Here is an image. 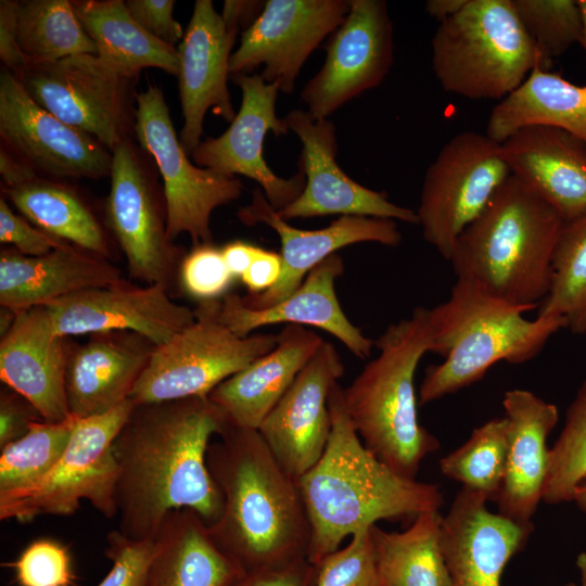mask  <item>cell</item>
<instances>
[{
    "label": "cell",
    "instance_id": "4316f807",
    "mask_svg": "<svg viewBox=\"0 0 586 586\" xmlns=\"http://www.w3.org/2000/svg\"><path fill=\"white\" fill-rule=\"evenodd\" d=\"M511 175L564 221L586 212V145L559 128L528 125L500 142Z\"/></svg>",
    "mask_w": 586,
    "mask_h": 586
},
{
    "label": "cell",
    "instance_id": "ffe728a7",
    "mask_svg": "<svg viewBox=\"0 0 586 586\" xmlns=\"http://www.w3.org/2000/svg\"><path fill=\"white\" fill-rule=\"evenodd\" d=\"M344 371L336 348L324 341L258 428L273 456L295 480L326 450L332 428L329 394Z\"/></svg>",
    "mask_w": 586,
    "mask_h": 586
},
{
    "label": "cell",
    "instance_id": "d6986e66",
    "mask_svg": "<svg viewBox=\"0 0 586 586\" xmlns=\"http://www.w3.org/2000/svg\"><path fill=\"white\" fill-rule=\"evenodd\" d=\"M44 307L52 328L63 336L131 332L154 346L165 344L195 319L194 310L173 301L165 286H137L124 280Z\"/></svg>",
    "mask_w": 586,
    "mask_h": 586
},
{
    "label": "cell",
    "instance_id": "1f68e13d",
    "mask_svg": "<svg viewBox=\"0 0 586 586\" xmlns=\"http://www.w3.org/2000/svg\"><path fill=\"white\" fill-rule=\"evenodd\" d=\"M528 125L559 128L586 145V86L535 65L522 85L493 107L486 135L502 142Z\"/></svg>",
    "mask_w": 586,
    "mask_h": 586
},
{
    "label": "cell",
    "instance_id": "6f0895ef",
    "mask_svg": "<svg viewBox=\"0 0 586 586\" xmlns=\"http://www.w3.org/2000/svg\"><path fill=\"white\" fill-rule=\"evenodd\" d=\"M577 507L586 513V479L574 491L573 499Z\"/></svg>",
    "mask_w": 586,
    "mask_h": 586
},
{
    "label": "cell",
    "instance_id": "681fc988",
    "mask_svg": "<svg viewBox=\"0 0 586 586\" xmlns=\"http://www.w3.org/2000/svg\"><path fill=\"white\" fill-rule=\"evenodd\" d=\"M317 566L303 559L277 569L244 572L226 586H314Z\"/></svg>",
    "mask_w": 586,
    "mask_h": 586
},
{
    "label": "cell",
    "instance_id": "d590c367",
    "mask_svg": "<svg viewBox=\"0 0 586 586\" xmlns=\"http://www.w3.org/2000/svg\"><path fill=\"white\" fill-rule=\"evenodd\" d=\"M17 39L27 63L33 64L97 54L68 0L18 1Z\"/></svg>",
    "mask_w": 586,
    "mask_h": 586
},
{
    "label": "cell",
    "instance_id": "7402d4cb",
    "mask_svg": "<svg viewBox=\"0 0 586 586\" xmlns=\"http://www.w3.org/2000/svg\"><path fill=\"white\" fill-rule=\"evenodd\" d=\"M237 33L230 31L211 0H196L177 47L178 90L183 115L179 140L191 155L202 142L208 110L226 122L235 116L228 89L229 62Z\"/></svg>",
    "mask_w": 586,
    "mask_h": 586
},
{
    "label": "cell",
    "instance_id": "f907efd6",
    "mask_svg": "<svg viewBox=\"0 0 586 586\" xmlns=\"http://www.w3.org/2000/svg\"><path fill=\"white\" fill-rule=\"evenodd\" d=\"M18 1H0V59L3 67L14 75L27 65L17 39Z\"/></svg>",
    "mask_w": 586,
    "mask_h": 586
},
{
    "label": "cell",
    "instance_id": "ba28073f",
    "mask_svg": "<svg viewBox=\"0 0 586 586\" xmlns=\"http://www.w3.org/2000/svg\"><path fill=\"white\" fill-rule=\"evenodd\" d=\"M194 315L191 324L154 346L130 394L135 405L206 397L277 345V334H234L219 318V300L199 302Z\"/></svg>",
    "mask_w": 586,
    "mask_h": 586
},
{
    "label": "cell",
    "instance_id": "6da1fadb",
    "mask_svg": "<svg viewBox=\"0 0 586 586\" xmlns=\"http://www.w3.org/2000/svg\"><path fill=\"white\" fill-rule=\"evenodd\" d=\"M229 423L208 396L135 405L113 442L118 531L153 540L165 517L177 509H191L207 525L215 523L222 497L206 455L211 438Z\"/></svg>",
    "mask_w": 586,
    "mask_h": 586
},
{
    "label": "cell",
    "instance_id": "ee69618b",
    "mask_svg": "<svg viewBox=\"0 0 586 586\" xmlns=\"http://www.w3.org/2000/svg\"><path fill=\"white\" fill-rule=\"evenodd\" d=\"M13 565L20 586H72L74 583L67 549L52 539L29 544Z\"/></svg>",
    "mask_w": 586,
    "mask_h": 586
},
{
    "label": "cell",
    "instance_id": "7a4b0ae2",
    "mask_svg": "<svg viewBox=\"0 0 586 586\" xmlns=\"http://www.w3.org/2000/svg\"><path fill=\"white\" fill-rule=\"evenodd\" d=\"M206 463L222 497L208 530L231 560L250 572L307 559L311 527L297 480L258 430L229 423L209 444Z\"/></svg>",
    "mask_w": 586,
    "mask_h": 586
},
{
    "label": "cell",
    "instance_id": "484cf974",
    "mask_svg": "<svg viewBox=\"0 0 586 586\" xmlns=\"http://www.w3.org/2000/svg\"><path fill=\"white\" fill-rule=\"evenodd\" d=\"M507 420L506 471L495 500L497 512L522 524L543 501L549 468L547 440L559 421V410L533 392L509 390L502 398Z\"/></svg>",
    "mask_w": 586,
    "mask_h": 586
},
{
    "label": "cell",
    "instance_id": "f5cc1de1",
    "mask_svg": "<svg viewBox=\"0 0 586 586\" xmlns=\"http://www.w3.org/2000/svg\"><path fill=\"white\" fill-rule=\"evenodd\" d=\"M265 7V1L226 0L221 17L230 31L239 33L247 29L259 16Z\"/></svg>",
    "mask_w": 586,
    "mask_h": 586
},
{
    "label": "cell",
    "instance_id": "5b68a950",
    "mask_svg": "<svg viewBox=\"0 0 586 586\" xmlns=\"http://www.w3.org/2000/svg\"><path fill=\"white\" fill-rule=\"evenodd\" d=\"M501 301L475 283L457 279L449 297L429 308L430 353L444 358L429 366L419 388L423 406L480 381L499 361L523 364L539 354L548 340L565 329L563 318L537 316Z\"/></svg>",
    "mask_w": 586,
    "mask_h": 586
},
{
    "label": "cell",
    "instance_id": "52a82bcc",
    "mask_svg": "<svg viewBox=\"0 0 586 586\" xmlns=\"http://www.w3.org/2000/svg\"><path fill=\"white\" fill-rule=\"evenodd\" d=\"M431 47L442 88L470 100H502L540 64L513 0H468L440 23Z\"/></svg>",
    "mask_w": 586,
    "mask_h": 586
},
{
    "label": "cell",
    "instance_id": "7bdbcfd3",
    "mask_svg": "<svg viewBox=\"0 0 586 586\" xmlns=\"http://www.w3.org/2000/svg\"><path fill=\"white\" fill-rule=\"evenodd\" d=\"M178 278L183 291L200 302L221 298L234 279L213 243L194 245L182 258Z\"/></svg>",
    "mask_w": 586,
    "mask_h": 586
},
{
    "label": "cell",
    "instance_id": "5bb4252c",
    "mask_svg": "<svg viewBox=\"0 0 586 586\" xmlns=\"http://www.w3.org/2000/svg\"><path fill=\"white\" fill-rule=\"evenodd\" d=\"M106 224L127 260L130 276L144 284L169 290L182 259L167 233L152 179L129 139L113 151Z\"/></svg>",
    "mask_w": 586,
    "mask_h": 586
},
{
    "label": "cell",
    "instance_id": "83f0119b",
    "mask_svg": "<svg viewBox=\"0 0 586 586\" xmlns=\"http://www.w3.org/2000/svg\"><path fill=\"white\" fill-rule=\"evenodd\" d=\"M153 348L131 332L92 334L82 345H72L65 373L69 415H101L130 398Z\"/></svg>",
    "mask_w": 586,
    "mask_h": 586
},
{
    "label": "cell",
    "instance_id": "c3c4849f",
    "mask_svg": "<svg viewBox=\"0 0 586 586\" xmlns=\"http://www.w3.org/2000/svg\"><path fill=\"white\" fill-rule=\"evenodd\" d=\"M39 421H43L42 416L27 398L9 387L1 391L0 448L24 436Z\"/></svg>",
    "mask_w": 586,
    "mask_h": 586
},
{
    "label": "cell",
    "instance_id": "60d3db41",
    "mask_svg": "<svg viewBox=\"0 0 586 586\" xmlns=\"http://www.w3.org/2000/svg\"><path fill=\"white\" fill-rule=\"evenodd\" d=\"M517 14L548 69L555 58L579 41L581 12L577 0H513Z\"/></svg>",
    "mask_w": 586,
    "mask_h": 586
},
{
    "label": "cell",
    "instance_id": "3957f363",
    "mask_svg": "<svg viewBox=\"0 0 586 586\" xmlns=\"http://www.w3.org/2000/svg\"><path fill=\"white\" fill-rule=\"evenodd\" d=\"M331 434L319 461L297 484L307 510L313 564L343 539L381 520L416 518L444 504L437 484L400 475L369 451L353 428L335 383L329 394Z\"/></svg>",
    "mask_w": 586,
    "mask_h": 586
},
{
    "label": "cell",
    "instance_id": "bcb514c9",
    "mask_svg": "<svg viewBox=\"0 0 586 586\" xmlns=\"http://www.w3.org/2000/svg\"><path fill=\"white\" fill-rule=\"evenodd\" d=\"M0 242L12 245L27 256L43 255L67 244L40 230L23 215L14 213L3 196L0 199Z\"/></svg>",
    "mask_w": 586,
    "mask_h": 586
},
{
    "label": "cell",
    "instance_id": "836d02e7",
    "mask_svg": "<svg viewBox=\"0 0 586 586\" xmlns=\"http://www.w3.org/2000/svg\"><path fill=\"white\" fill-rule=\"evenodd\" d=\"M440 510L420 513L403 532L370 527L379 586H450L440 543Z\"/></svg>",
    "mask_w": 586,
    "mask_h": 586
},
{
    "label": "cell",
    "instance_id": "cb8c5ba5",
    "mask_svg": "<svg viewBox=\"0 0 586 586\" xmlns=\"http://www.w3.org/2000/svg\"><path fill=\"white\" fill-rule=\"evenodd\" d=\"M71 347L52 328L44 306L15 311L1 335V381L27 398L47 422L71 417L65 390Z\"/></svg>",
    "mask_w": 586,
    "mask_h": 586
},
{
    "label": "cell",
    "instance_id": "8d00e7d4",
    "mask_svg": "<svg viewBox=\"0 0 586 586\" xmlns=\"http://www.w3.org/2000/svg\"><path fill=\"white\" fill-rule=\"evenodd\" d=\"M537 316H558L576 335L586 334V212L564 221L552 258L550 290Z\"/></svg>",
    "mask_w": 586,
    "mask_h": 586
},
{
    "label": "cell",
    "instance_id": "44dd1931",
    "mask_svg": "<svg viewBox=\"0 0 586 586\" xmlns=\"http://www.w3.org/2000/svg\"><path fill=\"white\" fill-rule=\"evenodd\" d=\"M237 216L246 226H269L281 242L279 280L263 293L242 296L243 303L252 309L268 308L293 294L315 267L340 249L362 242L385 246H397L402 242L395 220L375 217L340 216L322 229L295 228L279 216L260 188L253 191L251 203L241 207Z\"/></svg>",
    "mask_w": 586,
    "mask_h": 586
},
{
    "label": "cell",
    "instance_id": "816d5d0a",
    "mask_svg": "<svg viewBox=\"0 0 586 586\" xmlns=\"http://www.w3.org/2000/svg\"><path fill=\"white\" fill-rule=\"evenodd\" d=\"M281 255L258 246L255 257L241 280L249 294H259L269 290L280 278Z\"/></svg>",
    "mask_w": 586,
    "mask_h": 586
},
{
    "label": "cell",
    "instance_id": "e0dca14e",
    "mask_svg": "<svg viewBox=\"0 0 586 586\" xmlns=\"http://www.w3.org/2000/svg\"><path fill=\"white\" fill-rule=\"evenodd\" d=\"M230 78L242 92L239 112L225 132L202 141L191 156L200 167L256 181L279 212L298 198L306 182L301 171L290 178L277 176L263 154L268 131L278 137L290 131L285 118L276 113L279 87L265 81L260 74H238Z\"/></svg>",
    "mask_w": 586,
    "mask_h": 586
},
{
    "label": "cell",
    "instance_id": "9f6ffc18",
    "mask_svg": "<svg viewBox=\"0 0 586 586\" xmlns=\"http://www.w3.org/2000/svg\"><path fill=\"white\" fill-rule=\"evenodd\" d=\"M467 2L468 0H429L425 10L441 23L458 13Z\"/></svg>",
    "mask_w": 586,
    "mask_h": 586
},
{
    "label": "cell",
    "instance_id": "f546056e",
    "mask_svg": "<svg viewBox=\"0 0 586 586\" xmlns=\"http://www.w3.org/2000/svg\"><path fill=\"white\" fill-rule=\"evenodd\" d=\"M277 335L273 349L221 382L208 395L233 425L258 430L324 342L298 324H286Z\"/></svg>",
    "mask_w": 586,
    "mask_h": 586
},
{
    "label": "cell",
    "instance_id": "b9f144b4",
    "mask_svg": "<svg viewBox=\"0 0 586 586\" xmlns=\"http://www.w3.org/2000/svg\"><path fill=\"white\" fill-rule=\"evenodd\" d=\"M316 566L314 586H379L370 527L353 534L348 545L327 555Z\"/></svg>",
    "mask_w": 586,
    "mask_h": 586
},
{
    "label": "cell",
    "instance_id": "30bf717a",
    "mask_svg": "<svg viewBox=\"0 0 586 586\" xmlns=\"http://www.w3.org/2000/svg\"><path fill=\"white\" fill-rule=\"evenodd\" d=\"M135 98L133 130L163 178L168 237L174 241L186 233L193 245L213 243L212 214L241 196V180L190 162L161 88L149 84Z\"/></svg>",
    "mask_w": 586,
    "mask_h": 586
},
{
    "label": "cell",
    "instance_id": "9c48e42d",
    "mask_svg": "<svg viewBox=\"0 0 586 586\" xmlns=\"http://www.w3.org/2000/svg\"><path fill=\"white\" fill-rule=\"evenodd\" d=\"M133 407L128 398L107 412L77 419L63 456L46 476L27 488L0 494V519L27 522L40 515H69L82 500L107 519L116 517L113 442Z\"/></svg>",
    "mask_w": 586,
    "mask_h": 586
},
{
    "label": "cell",
    "instance_id": "74e56055",
    "mask_svg": "<svg viewBox=\"0 0 586 586\" xmlns=\"http://www.w3.org/2000/svg\"><path fill=\"white\" fill-rule=\"evenodd\" d=\"M507 420L495 418L475 428L458 448L440 460V470L462 487L496 500L505 476Z\"/></svg>",
    "mask_w": 586,
    "mask_h": 586
},
{
    "label": "cell",
    "instance_id": "9a60e30c",
    "mask_svg": "<svg viewBox=\"0 0 586 586\" xmlns=\"http://www.w3.org/2000/svg\"><path fill=\"white\" fill-rule=\"evenodd\" d=\"M349 11V0H267L256 21L241 34L230 56V76L251 74L292 93L309 55L329 38Z\"/></svg>",
    "mask_w": 586,
    "mask_h": 586
},
{
    "label": "cell",
    "instance_id": "8fae6325",
    "mask_svg": "<svg viewBox=\"0 0 586 586\" xmlns=\"http://www.w3.org/2000/svg\"><path fill=\"white\" fill-rule=\"evenodd\" d=\"M510 175L500 142L475 131L455 135L424 175L416 212L424 240L448 260L457 238Z\"/></svg>",
    "mask_w": 586,
    "mask_h": 586
},
{
    "label": "cell",
    "instance_id": "ab89813d",
    "mask_svg": "<svg viewBox=\"0 0 586 586\" xmlns=\"http://www.w3.org/2000/svg\"><path fill=\"white\" fill-rule=\"evenodd\" d=\"M586 479V378L570 404L564 425L549 449V468L543 501L559 505L573 499Z\"/></svg>",
    "mask_w": 586,
    "mask_h": 586
},
{
    "label": "cell",
    "instance_id": "277c9868",
    "mask_svg": "<svg viewBox=\"0 0 586 586\" xmlns=\"http://www.w3.org/2000/svg\"><path fill=\"white\" fill-rule=\"evenodd\" d=\"M562 217L513 175L457 238L450 257L457 279L509 304L538 308L552 278Z\"/></svg>",
    "mask_w": 586,
    "mask_h": 586
},
{
    "label": "cell",
    "instance_id": "8992f818",
    "mask_svg": "<svg viewBox=\"0 0 586 586\" xmlns=\"http://www.w3.org/2000/svg\"><path fill=\"white\" fill-rule=\"evenodd\" d=\"M429 308L416 307L374 341L379 349L343 388L348 419L365 447L403 476L416 479L438 440L418 419L415 374L431 351Z\"/></svg>",
    "mask_w": 586,
    "mask_h": 586
},
{
    "label": "cell",
    "instance_id": "4dcf8cb0",
    "mask_svg": "<svg viewBox=\"0 0 586 586\" xmlns=\"http://www.w3.org/2000/svg\"><path fill=\"white\" fill-rule=\"evenodd\" d=\"M244 571L191 509L170 511L153 539L143 586H226Z\"/></svg>",
    "mask_w": 586,
    "mask_h": 586
},
{
    "label": "cell",
    "instance_id": "91938a15",
    "mask_svg": "<svg viewBox=\"0 0 586 586\" xmlns=\"http://www.w3.org/2000/svg\"><path fill=\"white\" fill-rule=\"evenodd\" d=\"M576 568L578 572V586H586V552L582 551L576 557Z\"/></svg>",
    "mask_w": 586,
    "mask_h": 586
},
{
    "label": "cell",
    "instance_id": "f6af8a7d",
    "mask_svg": "<svg viewBox=\"0 0 586 586\" xmlns=\"http://www.w3.org/2000/svg\"><path fill=\"white\" fill-rule=\"evenodd\" d=\"M106 557L112 569L98 586H143L153 553V540L132 539L118 530L106 536Z\"/></svg>",
    "mask_w": 586,
    "mask_h": 586
},
{
    "label": "cell",
    "instance_id": "db71d44e",
    "mask_svg": "<svg viewBox=\"0 0 586 586\" xmlns=\"http://www.w3.org/2000/svg\"><path fill=\"white\" fill-rule=\"evenodd\" d=\"M0 174L5 188H14L38 177L29 165L17 158L5 148H1L0 151Z\"/></svg>",
    "mask_w": 586,
    "mask_h": 586
},
{
    "label": "cell",
    "instance_id": "d4e9b609",
    "mask_svg": "<svg viewBox=\"0 0 586 586\" xmlns=\"http://www.w3.org/2000/svg\"><path fill=\"white\" fill-rule=\"evenodd\" d=\"M343 272L344 262L335 253L315 267L293 294L268 308H249L242 296L227 293L219 298V318L240 337L281 322L315 327L336 337L356 357L366 359L374 341L349 321L339 303L335 281Z\"/></svg>",
    "mask_w": 586,
    "mask_h": 586
},
{
    "label": "cell",
    "instance_id": "94428289",
    "mask_svg": "<svg viewBox=\"0 0 586 586\" xmlns=\"http://www.w3.org/2000/svg\"><path fill=\"white\" fill-rule=\"evenodd\" d=\"M563 586H578V585L573 583V582H569V583L564 584Z\"/></svg>",
    "mask_w": 586,
    "mask_h": 586
},
{
    "label": "cell",
    "instance_id": "e575fe53",
    "mask_svg": "<svg viewBox=\"0 0 586 586\" xmlns=\"http://www.w3.org/2000/svg\"><path fill=\"white\" fill-rule=\"evenodd\" d=\"M4 192L17 211L40 230L97 256H110L98 219L68 186L36 177L21 186L4 188Z\"/></svg>",
    "mask_w": 586,
    "mask_h": 586
},
{
    "label": "cell",
    "instance_id": "ac0fdd59",
    "mask_svg": "<svg viewBox=\"0 0 586 586\" xmlns=\"http://www.w3.org/2000/svg\"><path fill=\"white\" fill-rule=\"evenodd\" d=\"M302 143L298 171L305 187L279 216L289 221L330 215L365 216L418 224L417 213L391 202L387 196L347 176L336 162L337 137L332 120L315 119L306 110L294 109L284 117Z\"/></svg>",
    "mask_w": 586,
    "mask_h": 586
},
{
    "label": "cell",
    "instance_id": "7c38bea8",
    "mask_svg": "<svg viewBox=\"0 0 586 586\" xmlns=\"http://www.w3.org/2000/svg\"><path fill=\"white\" fill-rule=\"evenodd\" d=\"M41 107L113 151L128 139L130 85L97 54L71 55L41 64L27 63L15 75Z\"/></svg>",
    "mask_w": 586,
    "mask_h": 586
},
{
    "label": "cell",
    "instance_id": "7dc6e473",
    "mask_svg": "<svg viewBox=\"0 0 586 586\" xmlns=\"http://www.w3.org/2000/svg\"><path fill=\"white\" fill-rule=\"evenodd\" d=\"M125 4L131 17L145 31L177 48L184 31L173 17L174 0H127Z\"/></svg>",
    "mask_w": 586,
    "mask_h": 586
},
{
    "label": "cell",
    "instance_id": "f35d334b",
    "mask_svg": "<svg viewBox=\"0 0 586 586\" xmlns=\"http://www.w3.org/2000/svg\"><path fill=\"white\" fill-rule=\"evenodd\" d=\"M77 418L61 422L39 421L21 438L1 448L0 494L33 486L46 476L63 456Z\"/></svg>",
    "mask_w": 586,
    "mask_h": 586
},
{
    "label": "cell",
    "instance_id": "2e32d148",
    "mask_svg": "<svg viewBox=\"0 0 586 586\" xmlns=\"http://www.w3.org/2000/svg\"><path fill=\"white\" fill-rule=\"evenodd\" d=\"M0 137L4 148L36 173L60 179H98L111 174L112 151L41 107L3 66Z\"/></svg>",
    "mask_w": 586,
    "mask_h": 586
},
{
    "label": "cell",
    "instance_id": "4fadbf2b",
    "mask_svg": "<svg viewBox=\"0 0 586 586\" xmlns=\"http://www.w3.org/2000/svg\"><path fill=\"white\" fill-rule=\"evenodd\" d=\"M328 39L323 64L300 95L315 119L329 118L388 74L394 40L387 3L349 0L347 15Z\"/></svg>",
    "mask_w": 586,
    "mask_h": 586
},
{
    "label": "cell",
    "instance_id": "f1b7e54d",
    "mask_svg": "<svg viewBox=\"0 0 586 586\" xmlns=\"http://www.w3.org/2000/svg\"><path fill=\"white\" fill-rule=\"evenodd\" d=\"M122 281L119 269L106 258L68 243L39 256H27L13 247L0 253V304L13 311L47 306L80 291Z\"/></svg>",
    "mask_w": 586,
    "mask_h": 586
},
{
    "label": "cell",
    "instance_id": "d6a6232c",
    "mask_svg": "<svg viewBox=\"0 0 586 586\" xmlns=\"http://www.w3.org/2000/svg\"><path fill=\"white\" fill-rule=\"evenodd\" d=\"M76 16L97 48V55L127 78L155 67L177 76V48L145 31L123 0L72 1Z\"/></svg>",
    "mask_w": 586,
    "mask_h": 586
},
{
    "label": "cell",
    "instance_id": "11a10c76",
    "mask_svg": "<svg viewBox=\"0 0 586 586\" xmlns=\"http://www.w3.org/2000/svg\"><path fill=\"white\" fill-rule=\"evenodd\" d=\"M258 246L244 241H232L221 247V254L225 263L233 278L245 273L253 262Z\"/></svg>",
    "mask_w": 586,
    "mask_h": 586
},
{
    "label": "cell",
    "instance_id": "603a6c76",
    "mask_svg": "<svg viewBox=\"0 0 586 586\" xmlns=\"http://www.w3.org/2000/svg\"><path fill=\"white\" fill-rule=\"evenodd\" d=\"M487 501L462 487L442 515L440 543L450 586H500L506 565L534 531L533 523L492 512Z\"/></svg>",
    "mask_w": 586,
    "mask_h": 586
},
{
    "label": "cell",
    "instance_id": "680465c9",
    "mask_svg": "<svg viewBox=\"0 0 586 586\" xmlns=\"http://www.w3.org/2000/svg\"><path fill=\"white\" fill-rule=\"evenodd\" d=\"M577 4L581 12V37L578 43L582 44L586 55V0H577Z\"/></svg>",
    "mask_w": 586,
    "mask_h": 586
}]
</instances>
